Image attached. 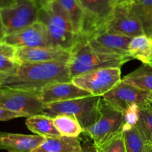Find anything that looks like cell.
Listing matches in <instances>:
<instances>
[{"label": "cell", "instance_id": "34", "mask_svg": "<svg viewBox=\"0 0 152 152\" xmlns=\"http://www.w3.org/2000/svg\"><path fill=\"white\" fill-rule=\"evenodd\" d=\"M149 101H152V92H151V94H150V96H149Z\"/></svg>", "mask_w": 152, "mask_h": 152}, {"label": "cell", "instance_id": "12", "mask_svg": "<svg viewBox=\"0 0 152 152\" xmlns=\"http://www.w3.org/2000/svg\"><path fill=\"white\" fill-rule=\"evenodd\" d=\"M80 37L86 40L94 49L99 52L130 57L129 45L132 37L109 32L105 30L98 31L87 37Z\"/></svg>", "mask_w": 152, "mask_h": 152}, {"label": "cell", "instance_id": "10", "mask_svg": "<svg viewBox=\"0 0 152 152\" xmlns=\"http://www.w3.org/2000/svg\"><path fill=\"white\" fill-rule=\"evenodd\" d=\"M102 30L130 37L145 34L139 19L129 4L114 6Z\"/></svg>", "mask_w": 152, "mask_h": 152}, {"label": "cell", "instance_id": "9", "mask_svg": "<svg viewBox=\"0 0 152 152\" xmlns=\"http://www.w3.org/2000/svg\"><path fill=\"white\" fill-rule=\"evenodd\" d=\"M84 13L83 31L80 37H87L103 29L114 4L112 0H78Z\"/></svg>", "mask_w": 152, "mask_h": 152}, {"label": "cell", "instance_id": "32", "mask_svg": "<svg viewBox=\"0 0 152 152\" xmlns=\"http://www.w3.org/2000/svg\"><path fill=\"white\" fill-rule=\"evenodd\" d=\"M39 1L41 3L42 5H45V4H50V3L53 2V1H56V0H39Z\"/></svg>", "mask_w": 152, "mask_h": 152}, {"label": "cell", "instance_id": "26", "mask_svg": "<svg viewBox=\"0 0 152 152\" xmlns=\"http://www.w3.org/2000/svg\"><path fill=\"white\" fill-rule=\"evenodd\" d=\"M96 150L97 152H126L123 131L109 141L96 148Z\"/></svg>", "mask_w": 152, "mask_h": 152}, {"label": "cell", "instance_id": "1", "mask_svg": "<svg viewBox=\"0 0 152 152\" xmlns=\"http://www.w3.org/2000/svg\"><path fill=\"white\" fill-rule=\"evenodd\" d=\"M71 80L68 61L19 63L10 74L0 77V88L39 92L50 85Z\"/></svg>", "mask_w": 152, "mask_h": 152}, {"label": "cell", "instance_id": "20", "mask_svg": "<svg viewBox=\"0 0 152 152\" xmlns=\"http://www.w3.org/2000/svg\"><path fill=\"white\" fill-rule=\"evenodd\" d=\"M122 80L141 89L152 92V66L142 63L139 68L125 76Z\"/></svg>", "mask_w": 152, "mask_h": 152}, {"label": "cell", "instance_id": "35", "mask_svg": "<svg viewBox=\"0 0 152 152\" xmlns=\"http://www.w3.org/2000/svg\"><path fill=\"white\" fill-rule=\"evenodd\" d=\"M149 104H150V105H151V107H152V101H149Z\"/></svg>", "mask_w": 152, "mask_h": 152}, {"label": "cell", "instance_id": "8", "mask_svg": "<svg viewBox=\"0 0 152 152\" xmlns=\"http://www.w3.org/2000/svg\"><path fill=\"white\" fill-rule=\"evenodd\" d=\"M45 106L39 92L0 88V107L16 112L23 117L43 114Z\"/></svg>", "mask_w": 152, "mask_h": 152}, {"label": "cell", "instance_id": "4", "mask_svg": "<svg viewBox=\"0 0 152 152\" xmlns=\"http://www.w3.org/2000/svg\"><path fill=\"white\" fill-rule=\"evenodd\" d=\"M41 7L39 0H15L10 5L1 7V37L38 22Z\"/></svg>", "mask_w": 152, "mask_h": 152}, {"label": "cell", "instance_id": "19", "mask_svg": "<svg viewBox=\"0 0 152 152\" xmlns=\"http://www.w3.org/2000/svg\"><path fill=\"white\" fill-rule=\"evenodd\" d=\"M129 54L133 59L149 64L152 59V38L147 34L132 37L129 45Z\"/></svg>", "mask_w": 152, "mask_h": 152}, {"label": "cell", "instance_id": "13", "mask_svg": "<svg viewBox=\"0 0 152 152\" xmlns=\"http://www.w3.org/2000/svg\"><path fill=\"white\" fill-rule=\"evenodd\" d=\"M0 42L16 48L53 46L45 26L39 21L17 32L1 37Z\"/></svg>", "mask_w": 152, "mask_h": 152}, {"label": "cell", "instance_id": "27", "mask_svg": "<svg viewBox=\"0 0 152 152\" xmlns=\"http://www.w3.org/2000/svg\"><path fill=\"white\" fill-rule=\"evenodd\" d=\"M125 123L123 126V130L132 128L137 125L139 120V105L133 104L126 109L124 112Z\"/></svg>", "mask_w": 152, "mask_h": 152}, {"label": "cell", "instance_id": "28", "mask_svg": "<svg viewBox=\"0 0 152 152\" xmlns=\"http://www.w3.org/2000/svg\"><path fill=\"white\" fill-rule=\"evenodd\" d=\"M23 116L16 112L8 109L0 107V120L1 121H9L11 119H16V118H22Z\"/></svg>", "mask_w": 152, "mask_h": 152}, {"label": "cell", "instance_id": "30", "mask_svg": "<svg viewBox=\"0 0 152 152\" xmlns=\"http://www.w3.org/2000/svg\"><path fill=\"white\" fill-rule=\"evenodd\" d=\"M81 152H97L96 146L94 145L93 146H90V147H83V150Z\"/></svg>", "mask_w": 152, "mask_h": 152}, {"label": "cell", "instance_id": "14", "mask_svg": "<svg viewBox=\"0 0 152 152\" xmlns=\"http://www.w3.org/2000/svg\"><path fill=\"white\" fill-rule=\"evenodd\" d=\"M71 52L56 46L17 48L19 63H39L51 61H68Z\"/></svg>", "mask_w": 152, "mask_h": 152}, {"label": "cell", "instance_id": "2", "mask_svg": "<svg viewBox=\"0 0 152 152\" xmlns=\"http://www.w3.org/2000/svg\"><path fill=\"white\" fill-rule=\"evenodd\" d=\"M132 58L124 55L106 54L94 49L84 39L80 37L71 51L68 62L71 77L104 68L120 67Z\"/></svg>", "mask_w": 152, "mask_h": 152}, {"label": "cell", "instance_id": "15", "mask_svg": "<svg viewBox=\"0 0 152 152\" xmlns=\"http://www.w3.org/2000/svg\"><path fill=\"white\" fill-rule=\"evenodd\" d=\"M39 95L45 104L70 101L91 95L72 81L59 82L50 85L39 92Z\"/></svg>", "mask_w": 152, "mask_h": 152}, {"label": "cell", "instance_id": "33", "mask_svg": "<svg viewBox=\"0 0 152 152\" xmlns=\"http://www.w3.org/2000/svg\"><path fill=\"white\" fill-rule=\"evenodd\" d=\"M145 152H152V145H148Z\"/></svg>", "mask_w": 152, "mask_h": 152}, {"label": "cell", "instance_id": "29", "mask_svg": "<svg viewBox=\"0 0 152 152\" xmlns=\"http://www.w3.org/2000/svg\"><path fill=\"white\" fill-rule=\"evenodd\" d=\"M134 0H112L114 6L120 5V4H129Z\"/></svg>", "mask_w": 152, "mask_h": 152}, {"label": "cell", "instance_id": "16", "mask_svg": "<svg viewBox=\"0 0 152 152\" xmlns=\"http://www.w3.org/2000/svg\"><path fill=\"white\" fill-rule=\"evenodd\" d=\"M45 139V137L37 134L2 132L0 134V146L8 152H33Z\"/></svg>", "mask_w": 152, "mask_h": 152}, {"label": "cell", "instance_id": "21", "mask_svg": "<svg viewBox=\"0 0 152 152\" xmlns=\"http://www.w3.org/2000/svg\"><path fill=\"white\" fill-rule=\"evenodd\" d=\"M56 1L69 19L77 34L80 35L84 23V13L78 0H56Z\"/></svg>", "mask_w": 152, "mask_h": 152}, {"label": "cell", "instance_id": "17", "mask_svg": "<svg viewBox=\"0 0 152 152\" xmlns=\"http://www.w3.org/2000/svg\"><path fill=\"white\" fill-rule=\"evenodd\" d=\"M83 150L80 139L61 136L45 138V141L33 152H81Z\"/></svg>", "mask_w": 152, "mask_h": 152}, {"label": "cell", "instance_id": "5", "mask_svg": "<svg viewBox=\"0 0 152 152\" xmlns=\"http://www.w3.org/2000/svg\"><path fill=\"white\" fill-rule=\"evenodd\" d=\"M101 99V96L91 95L70 101L45 104L43 114L53 118L59 115L74 116L84 130L93 125L99 117Z\"/></svg>", "mask_w": 152, "mask_h": 152}, {"label": "cell", "instance_id": "25", "mask_svg": "<svg viewBox=\"0 0 152 152\" xmlns=\"http://www.w3.org/2000/svg\"><path fill=\"white\" fill-rule=\"evenodd\" d=\"M137 127L148 145H152V107L149 102L139 105V120Z\"/></svg>", "mask_w": 152, "mask_h": 152}, {"label": "cell", "instance_id": "31", "mask_svg": "<svg viewBox=\"0 0 152 152\" xmlns=\"http://www.w3.org/2000/svg\"><path fill=\"white\" fill-rule=\"evenodd\" d=\"M15 0H1V7H7L11 4Z\"/></svg>", "mask_w": 152, "mask_h": 152}, {"label": "cell", "instance_id": "3", "mask_svg": "<svg viewBox=\"0 0 152 152\" xmlns=\"http://www.w3.org/2000/svg\"><path fill=\"white\" fill-rule=\"evenodd\" d=\"M39 21L45 26L53 46L71 52L80 38L56 0L42 5Z\"/></svg>", "mask_w": 152, "mask_h": 152}, {"label": "cell", "instance_id": "18", "mask_svg": "<svg viewBox=\"0 0 152 152\" xmlns=\"http://www.w3.org/2000/svg\"><path fill=\"white\" fill-rule=\"evenodd\" d=\"M26 126L33 133L45 138H54L61 137L56 129L53 117L45 114H37L27 118Z\"/></svg>", "mask_w": 152, "mask_h": 152}, {"label": "cell", "instance_id": "11", "mask_svg": "<svg viewBox=\"0 0 152 152\" xmlns=\"http://www.w3.org/2000/svg\"><path fill=\"white\" fill-rule=\"evenodd\" d=\"M151 92L143 90L122 80L117 86L104 95L102 98L111 106L124 113L133 104H145L149 102Z\"/></svg>", "mask_w": 152, "mask_h": 152}, {"label": "cell", "instance_id": "7", "mask_svg": "<svg viewBox=\"0 0 152 152\" xmlns=\"http://www.w3.org/2000/svg\"><path fill=\"white\" fill-rule=\"evenodd\" d=\"M120 67L104 68L72 77L71 81L94 96L102 97L122 81Z\"/></svg>", "mask_w": 152, "mask_h": 152}, {"label": "cell", "instance_id": "22", "mask_svg": "<svg viewBox=\"0 0 152 152\" xmlns=\"http://www.w3.org/2000/svg\"><path fill=\"white\" fill-rule=\"evenodd\" d=\"M129 6L139 19L144 33L152 38V0H134Z\"/></svg>", "mask_w": 152, "mask_h": 152}, {"label": "cell", "instance_id": "23", "mask_svg": "<svg viewBox=\"0 0 152 152\" xmlns=\"http://www.w3.org/2000/svg\"><path fill=\"white\" fill-rule=\"evenodd\" d=\"M53 119L56 129L62 136L78 137L82 133H83V127L75 116L59 115Z\"/></svg>", "mask_w": 152, "mask_h": 152}, {"label": "cell", "instance_id": "24", "mask_svg": "<svg viewBox=\"0 0 152 152\" xmlns=\"http://www.w3.org/2000/svg\"><path fill=\"white\" fill-rule=\"evenodd\" d=\"M126 152H145L148 143L137 125L123 130Z\"/></svg>", "mask_w": 152, "mask_h": 152}, {"label": "cell", "instance_id": "36", "mask_svg": "<svg viewBox=\"0 0 152 152\" xmlns=\"http://www.w3.org/2000/svg\"><path fill=\"white\" fill-rule=\"evenodd\" d=\"M150 65H151V66H152V59H151V63H150Z\"/></svg>", "mask_w": 152, "mask_h": 152}, {"label": "cell", "instance_id": "6", "mask_svg": "<svg viewBox=\"0 0 152 152\" xmlns=\"http://www.w3.org/2000/svg\"><path fill=\"white\" fill-rule=\"evenodd\" d=\"M124 123V113L102 97L99 117L93 125L83 130V133L93 140L97 148L123 131Z\"/></svg>", "mask_w": 152, "mask_h": 152}]
</instances>
